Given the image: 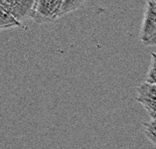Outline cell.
Segmentation results:
<instances>
[{
	"instance_id": "6da1fadb",
	"label": "cell",
	"mask_w": 156,
	"mask_h": 149,
	"mask_svg": "<svg viewBox=\"0 0 156 149\" xmlns=\"http://www.w3.org/2000/svg\"><path fill=\"white\" fill-rule=\"evenodd\" d=\"M62 0H36L31 18L38 23H48L59 18Z\"/></svg>"
},
{
	"instance_id": "7a4b0ae2",
	"label": "cell",
	"mask_w": 156,
	"mask_h": 149,
	"mask_svg": "<svg viewBox=\"0 0 156 149\" xmlns=\"http://www.w3.org/2000/svg\"><path fill=\"white\" fill-rule=\"evenodd\" d=\"M136 100L143 106L151 119L156 118V85L142 83L137 88Z\"/></svg>"
},
{
	"instance_id": "3957f363",
	"label": "cell",
	"mask_w": 156,
	"mask_h": 149,
	"mask_svg": "<svg viewBox=\"0 0 156 149\" xmlns=\"http://www.w3.org/2000/svg\"><path fill=\"white\" fill-rule=\"evenodd\" d=\"M36 0H0V5L9 11L20 21L26 17H31Z\"/></svg>"
},
{
	"instance_id": "277c9868",
	"label": "cell",
	"mask_w": 156,
	"mask_h": 149,
	"mask_svg": "<svg viewBox=\"0 0 156 149\" xmlns=\"http://www.w3.org/2000/svg\"><path fill=\"white\" fill-rule=\"evenodd\" d=\"M156 34V1L155 0H147L146 4L144 20L142 24L140 39L145 44Z\"/></svg>"
},
{
	"instance_id": "5b68a950",
	"label": "cell",
	"mask_w": 156,
	"mask_h": 149,
	"mask_svg": "<svg viewBox=\"0 0 156 149\" xmlns=\"http://www.w3.org/2000/svg\"><path fill=\"white\" fill-rule=\"evenodd\" d=\"M22 23L18 21L9 11H7L3 6L0 5V28H10V27H20Z\"/></svg>"
},
{
	"instance_id": "8992f818",
	"label": "cell",
	"mask_w": 156,
	"mask_h": 149,
	"mask_svg": "<svg viewBox=\"0 0 156 149\" xmlns=\"http://www.w3.org/2000/svg\"><path fill=\"white\" fill-rule=\"evenodd\" d=\"M86 0H62V4L59 12V17L64 16L68 13L77 10L81 6L84 4Z\"/></svg>"
},
{
	"instance_id": "52a82bcc",
	"label": "cell",
	"mask_w": 156,
	"mask_h": 149,
	"mask_svg": "<svg viewBox=\"0 0 156 149\" xmlns=\"http://www.w3.org/2000/svg\"><path fill=\"white\" fill-rule=\"evenodd\" d=\"M144 135L152 144L156 145V118L143 122Z\"/></svg>"
},
{
	"instance_id": "ba28073f",
	"label": "cell",
	"mask_w": 156,
	"mask_h": 149,
	"mask_svg": "<svg viewBox=\"0 0 156 149\" xmlns=\"http://www.w3.org/2000/svg\"><path fill=\"white\" fill-rule=\"evenodd\" d=\"M145 82L156 85V54H151V64L145 77Z\"/></svg>"
},
{
	"instance_id": "9c48e42d",
	"label": "cell",
	"mask_w": 156,
	"mask_h": 149,
	"mask_svg": "<svg viewBox=\"0 0 156 149\" xmlns=\"http://www.w3.org/2000/svg\"><path fill=\"white\" fill-rule=\"evenodd\" d=\"M155 1H156V0H155Z\"/></svg>"
}]
</instances>
